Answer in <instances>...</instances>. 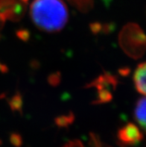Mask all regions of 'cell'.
<instances>
[{"label":"cell","instance_id":"6da1fadb","mask_svg":"<svg viewBox=\"0 0 146 147\" xmlns=\"http://www.w3.org/2000/svg\"><path fill=\"white\" fill-rule=\"evenodd\" d=\"M34 22L41 29H62L68 20V10L61 0H34L31 7Z\"/></svg>","mask_w":146,"mask_h":147},{"label":"cell","instance_id":"7a4b0ae2","mask_svg":"<svg viewBox=\"0 0 146 147\" xmlns=\"http://www.w3.org/2000/svg\"><path fill=\"white\" fill-rule=\"evenodd\" d=\"M118 138L124 144L134 145L139 144L142 140L143 134L138 127L133 123H128L118 131Z\"/></svg>","mask_w":146,"mask_h":147},{"label":"cell","instance_id":"3957f363","mask_svg":"<svg viewBox=\"0 0 146 147\" xmlns=\"http://www.w3.org/2000/svg\"><path fill=\"white\" fill-rule=\"evenodd\" d=\"M145 74H146V66L145 63H143L139 64L136 69L133 79L135 84L136 89L139 93L145 96L146 90V83H145Z\"/></svg>","mask_w":146,"mask_h":147},{"label":"cell","instance_id":"277c9868","mask_svg":"<svg viewBox=\"0 0 146 147\" xmlns=\"http://www.w3.org/2000/svg\"><path fill=\"white\" fill-rule=\"evenodd\" d=\"M135 119L143 129L145 128V98L139 99L136 105Z\"/></svg>","mask_w":146,"mask_h":147},{"label":"cell","instance_id":"5b68a950","mask_svg":"<svg viewBox=\"0 0 146 147\" xmlns=\"http://www.w3.org/2000/svg\"><path fill=\"white\" fill-rule=\"evenodd\" d=\"M11 143L15 146L19 147L20 146L21 144H22V141H21V138L20 137L17 135V134H13L11 137Z\"/></svg>","mask_w":146,"mask_h":147}]
</instances>
